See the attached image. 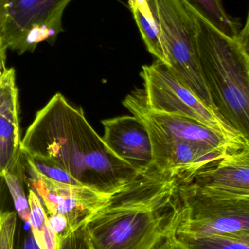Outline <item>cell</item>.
<instances>
[{"label":"cell","mask_w":249,"mask_h":249,"mask_svg":"<svg viewBox=\"0 0 249 249\" xmlns=\"http://www.w3.org/2000/svg\"><path fill=\"white\" fill-rule=\"evenodd\" d=\"M23 153L56 162L80 184L113 196L140 173L114 155L82 108L54 95L36 112L21 142Z\"/></svg>","instance_id":"6da1fadb"},{"label":"cell","mask_w":249,"mask_h":249,"mask_svg":"<svg viewBox=\"0 0 249 249\" xmlns=\"http://www.w3.org/2000/svg\"><path fill=\"white\" fill-rule=\"evenodd\" d=\"M178 178L151 167L86 222L93 249H153L177 231L182 203Z\"/></svg>","instance_id":"7a4b0ae2"},{"label":"cell","mask_w":249,"mask_h":249,"mask_svg":"<svg viewBox=\"0 0 249 249\" xmlns=\"http://www.w3.org/2000/svg\"><path fill=\"white\" fill-rule=\"evenodd\" d=\"M194 13L202 74L215 109L249 143V58L235 39Z\"/></svg>","instance_id":"3957f363"},{"label":"cell","mask_w":249,"mask_h":249,"mask_svg":"<svg viewBox=\"0 0 249 249\" xmlns=\"http://www.w3.org/2000/svg\"><path fill=\"white\" fill-rule=\"evenodd\" d=\"M143 99L154 112L178 115L195 120L220 135L238 150L249 149V143L227 124L214 109L203 103L171 69L157 59L142 67Z\"/></svg>","instance_id":"277c9868"},{"label":"cell","mask_w":249,"mask_h":249,"mask_svg":"<svg viewBox=\"0 0 249 249\" xmlns=\"http://www.w3.org/2000/svg\"><path fill=\"white\" fill-rule=\"evenodd\" d=\"M156 4L168 67L203 103L216 110L202 74L194 11L183 0H156Z\"/></svg>","instance_id":"5b68a950"},{"label":"cell","mask_w":249,"mask_h":249,"mask_svg":"<svg viewBox=\"0 0 249 249\" xmlns=\"http://www.w3.org/2000/svg\"><path fill=\"white\" fill-rule=\"evenodd\" d=\"M182 203L177 235L200 238L249 230V197L217 196L180 184Z\"/></svg>","instance_id":"8992f818"},{"label":"cell","mask_w":249,"mask_h":249,"mask_svg":"<svg viewBox=\"0 0 249 249\" xmlns=\"http://www.w3.org/2000/svg\"><path fill=\"white\" fill-rule=\"evenodd\" d=\"M72 0H0V35L7 49L32 53L64 31V10Z\"/></svg>","instance_id":"52a82bcc"},{"label":"cell","mask_w":249,"mask_h":249,"mask_svg":"<svg viewBox=\"0 0 249 249\" xmlns=\"http://www.w3.org/2000/svg\"><path fill=\"white\" fill-rule=\"evenodd\" d=\"M149 133L152 149V166L160 172H169L181 184L190 183L198 171L221 160L231 152L229 147L215 148L174 139L140 115Z\"/></svg>","instance_id":"ba28073f"},{"label":"cell","mask_w":249,"mask_h":249,"mask_svg":"<svg viewBox=\"0 0 249 249\" xmlns=\"http://www.w3.org/2000/svg\"><path fill=\"white\" fill-rule=\"evenodd\" d=\"M26 183L43 203L48 216H63L74 231L103 207L112 196L83 185L53 181L25 165Z\"/></svg>","instance_id":"9c48e42d"},{"label":"cell","mask_w":249,"mask_h":249,"mask_svg":"<svg viewBox=\"0 0 249 249\" xmlns=\"http://www.w3.org/2000/svg\"><path fill=\"white\" fill-rule=\"evenodd\" d=\"M104 142L120 159L139 173L152 167V149L149 133L134 115H124L102 121Z\"/></svg>","instance_id":"30bf717a"},{"label":"cell","mask_w":249,"mask_h":249,"mask_svg":"<svg viewBox=\"0 0 249 249\" xmlns=\"http://www.w3.org/2000/svg\"><path fill=\"white\" fill-rule=\"evenodd\" d=\"M124 105L132 115L146 118L174 139L212 147H229L234 151L238 150L214 130L195 120L150 110L145 104L143 90L132 92L124 99Z\"/></svg>","instance_id":"8fae6325"},{"label":"cell","mask_w":249,"mask_h":249,"mask_svg":"<svg viewBox=\"0 0 249 249\" xmlns=\"http://www.w3.org/2000/svg\"><path fill=\"white\" fill-rule=\"evenodd\" d=\"M190 183L217 196L249 197V149L231 152L211 164L198 171Z\"/></svg>","instance_id":"7c38bea8"},{"label":"cell","mask_w":249,"mask_h":249,"mask_svg":"<svg viewBox=\"0 0 249 249\" xmlns=\"http://www.w3.org/2000/svg\"><path fill=\"white\" fill-rule=\"evenodd\" d=\"M21 142L18 92L15 82L10 86L0 110V178L4 173L10 172L26 179Z\"/></svg>","instance_id":"4fadbf2b"},{"label":"cell","mask_w":249,"mask_h":249,"mask_svg":"<svg viewBox=\"0 0 249 249\" xmlns=\"http://www.w3.org/2000/svg\"><path fill=\"white\" fill-rule=\"evenodd\" d=\"M218 31L232 39L239 33L240 23L230 16L221 0H183Z\"/></svg>","instance_id":"5bb4252c"},{"label":"cell","mask_w":249,"mask_h":249,"mask_svg":"<svg viewBox=\"0 0 249 249\" xmlns=\"http://www.w3.org/2000/svg\"><path fill=\"white\" fill-rule=\"evenodd\" d=\"M28 199L30 206L29 226L39 248L58 249V237L51 227L42 201L32 189H29Z\"/></svg>","instance_id":"9a60e30c"},{"label":"cell","mask_w":249,"mask_h":249,"mask_svg":"<svg viewBox=\"0 0 249 249\" xmlns=\"http://www.w3.org/2000/svg\"><path fill=\"white\" fill-rule=\"evenodd\" d=\"M128 5L149 52L161 62L169 65L161 38L159 23L153 18L145 16L137 3L133 0H128Z\"/></svg>","instance_id":"2e32d148"},{"label":"cell","mask_w":249,"mask_h":249,"mask_svg":"<svg viewBox=\"0 0 249 249\" xmlns=\"http://www.w3.org/2000/svg\"><path fill=\"white\" fill-rule=\"evenodd\" d=\"M25 165L39 175L63 184L82 185L56 162L45 157L24 155Z\"/></svg>","instance_id":"e0dca14e"},{"label":"cell","mask_w":249,"mask_h":249,"mask_svg":"<svg viewBox=\"0 0 249 249\" xmlns=\"http://www.w3.org/2000/svg\"><path fill=\"white\" fill-rule=\"evenodd\" d=\"M2 178L13 199L18 217L23 222L29 224L30 206L24 187L26 179L10 172L4 173Z\"/></svg>","instance_id":"ac0fdd59"},{"label":"cell","mask_w":249,"mask_h":249,"mask_svg":"<svg viewBox=\"0 0 249 249\" xmlns=\"http://www.w3.org/2000/svg\"><path fill=\"white\" fill-rule=\"evenodd\" d=\"M177 236L188 249H249L244 243L225 235H213L200 238Z\"/></svg>","instance_id":"d6986e66"},{"label":"cell","mask_w":249,"mask_h":249,"mask_svg":"<svg viewBox=\"0 0 249 249\" xmlns=\"http://www.w3.org/2000/svg\"><path fill=\"white\" fill-rule=\"evenodd\" d=\"M17 220L16 211L0 214V249H13Z\"/></svg>","instance_id":"ffe728a7"},{"label":"cell","mask_w":249,"mask_h":249,"mask_svg":"<svg viewBox=\"0 0 249 249\" xmlns=\"http://www.w3.org/2000/svg\"><path fill=\"white\" fill-rule=\"evenodd\" d=\"M58 249H93L86 224L58 239Z\"/></svg>","instance_id":"44dd1931"},{"label":"cell","mask_w":249,"mask_h":249,"mask_svg":"<svg viewBox=\"0 0 249 249\" xmlns=\"http://www.w3.org/2000/svg\"><path fill=\"white\" fill-rule=\"evenodd\" d=\"M25 225L26 222L18 217L13 249H41L35 241L30 226L26 228Z\"/></svg>","instance_id":"7402d4cb"},{"label":"cell","mask_w":249,"mask_h":249,"mask_svg":"<svg viewBox=\"0 0 249 249\" xmlns=\"http://www.w3.org/2000/svg\"><path fill=\"white\" fill-rule=\"evenodd\" d=\"M177 231H173L153 249H188L177 236Z\"/></svg>","instance_id":"603a6c76"},{"label":"cell","mask_w":249,"mask_h":249,"mask_svg":"<svg viewBox=\"0 0 249 249\" xmlns=\"http://www.w3.org/2000/svg\"><path fill=\"white\" fill-rule=\"evenodd\" d=\"M137 3L141 11L146 17L153 18L158 21V9L156 0H133Z\"/></svg>","instance_id":"cb8c5ba5"},{"label":"cell","mask_w":249,"mask_h":249,"mask_svg":"<svg viewBox=\"0 0 249 249\" xmlns=\"http://www.w3.org/2000/svg\"><path fill=\"white\" fill-rule=\"evenodd\" d=\"M235 40L249 60V10L245 26L240 31Z\"/></svg>","instance_id":"d4e9b609"},{"label":"cell","mask_w":249,"mask_h":249,"mask_svg":"<svg viewBox=\"0 0 249 249\" xmlns=\"http://www.w3.org/2000/svg\"><path fill=\"white\" fill-rule=\"evenodd\" d=\"M224 235H228L240 242L244 243L249 248V230L233 232V233L224 234Z\"/></svg>","instance_id":"484cf974"},{"label":"cell","mask_w":249,"mask_h":249,"mask_svg":"<svg viewBox=\"0 0 249 249\" xmlns=\"http://www.w3.org/2000/svg\"><path fill=\"white\" fill-rule=\"evenodd\" d=\"M7 48L3 41L2 37L0 35V68L5 67L6 53H7Z\"/></svg>","instance_id":"4316f807"}]
</instances>
